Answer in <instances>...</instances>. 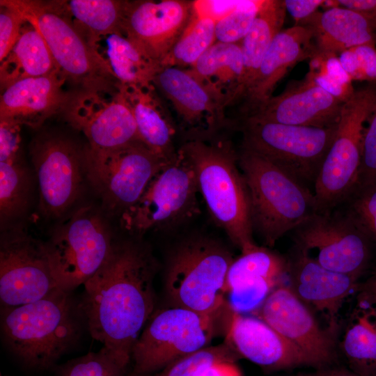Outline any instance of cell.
<instances>
[{"label":"cell","mask_w":376,"mask_h":376,"mask_svg":"<svg viewBox=\"0 0 376 376\" xmlns=\"http://www.w3.org/2000/svg\"><path fill=\"white\" fill-rule=\"evenodd\" d=\"M158 264L148 248L133 240L114 242L79 298L86 330L126 366L133 346L152 317Z\"/></svg>","instance_id":"6da1fadb"},{"label":"cell","mask_w":376,"mask_h":376,"mask_svg":"<svg viewBox=\"0 0 376 376\" xmlns=\"http://www.w3.org/2000/svg\"><path fill=\"white\" fill-rule=\"evenodd\" d=\"M1 336L8 352L25 368L42 371L79 341L84 317L73 292L56 288L17 306H0Z\"/></svg>","instance_id":"7a4b0ae2"},{"label":"cell","mask_w":376,"mask_h":376,"mask_svg":"<svg viewBox=\"0 0 376 376\" xmlns=\"http://www.w3.org/2000/svg\"><path fill=\"white\" fill-rule=\"evenodd\" d=\"M181 148L194 166L198 191L212 219L242 253L252 249L256 244L249 191L230 143L193 139Z\"/></svg>","instance_id":"3957f363"},{"label":"cell","mask_w":376,"mask_h":376,"mask_svg":"<svg viewBox=\"0 0 376 376\" xmlns=\"http://www.w3.org/2000/svg\"><path fill=\"white\" fill-rule=\"evenodd\" d=\"M238 164L249 191L253 230L267 246L318 212L313 191L267 159L242 148Z\"/></svg>","instance_id":"277c9868"},{"label":"cell","mask_w":376,"mask_h":376,"mask_svg":"<svg viewBox=\"0 0 376 376\" xmlns=\"http://www.w3.org/2000/svg\"><path fill=\"white\" fill-rule=\"evenodd\" d=\"M44 38L58 70L75 92L114 93L118 91L107 59L70 19L63 1L8 0Z\"/></svg>","instance_id":"5b68a950"},{"label":"cell","mask_w":376,"mask_h":376,"mask_svg":"<svg viewBox=\"0 0 376 376\" xmlns=\"http://www.w3.org/2000/svg\"><path fill=\"white\" fill-rule=\"evenodd\" d=\"M233 258L217 241L189 238L173 251L166 270L165 288L174 304L217 316L224 304L226 278Z\"/></svg>","instance_id":"8992f818"},{"label":"cell","mask_w":376,"mask_h":376,"mask_svg":"<svg viewBox=\"0 0 376 376\" xmlns=\"http://www.w3.org/2000/svg\"><path fill=\"white\" fill-rule=\"evenodd\" d=\"M376 113V81L343 103L336 133L313 187L318 212L338 207L358 182L365 124Z\"/></svg>","instance_id":"52a82bcc"},{"label":"cell","mask_w":376,"mask_h":376,"mask_svg":"<svg viewBox=\"0 0 376 376\" xmlns=\"http://www.w3.org/2000/svg\"><path fill=\"white\" fill-rule=\"evenodd\" d=\"M198 193L194 166L180 147L120 217V225L135 235L176 226L199 214Z\"/></svg>","instance_id":"ba28073f"},{"label":"cell","mask_w":376,"mask_h":376,"mask_svg":"<svg viewBox=\"0 0 376 376\" xmlns=\"http://www.w3.org/2000/svg\"><path fill=\"white\" fill-rule=\"evenodd\" d=\"M107 224L91 206L78 209L45 242L59 289L74 292L102 266L114 244Z\"/></svg>","instance_id":"9c48e42d"},{"label":"cell","mask_w":376,"mask_h":376,"mask_svg":"<svg viewBox=\"0 0 376 376\" xmlns=\"http://www.w3.org/2000/svg\"><path fill=\"white\" fill-rule=\"evenodd\" d=\"M336 127L297 126L246 118L242 125V148L267 159L313 188Z\"/></svg>","instance_id":"30bf717a"},{"label":"cell","mask_w":376,"mask_h":376,"mask_svg":"<svg viewBox=\"0 0 376 376\" xmlns=\"http://www.w3.org/2000/svg\"><path fill=\"white\" fill-rule=\"evenodd\" d=\"M84 173L104 207L120 217L139 200L150 181L168 162L141 141L111 150L83 152Z\"/></svg>","instance_id":"8fae6325"},{"label":"cell","mask_w":376,"mask_h":376,"mask_svg":"<svg viewBox=\"0 0 376 376\" xmlns=\"http://www.w3.org/2000/svg\"><path fill=\"white\" fill-rule=\"evenodd\" d=\"M216 317L179 306L152 315L133 346L130 376H148L208 346L214 334Z\"/></svg>","instance_id":"7c38bea8"},{"label":"cell","mask_w":376,"mask_h":376,"mask_svg":"<svg viewBox=\"0 0 376 376\" xmlns=\"http://www.w3.org/2000/svg\"><path fill=\"white\" fill-rule=\"evenodd\" d=\"M292 232L295 246L329 270L359 279L370 263L373 244L338 207L316 212Z\"/></svg>","instance_id":"4fadbf2b"},{"label":"cell","mask_w":376,"mask_h":376,"mask_svg":"<svg viewBox=\"0 0 376 376\" xmlns=\"http://www.w3.org/2000/svg\"><path fill=\"white\" fill-rule=\"evenodd\" d=\"M45 242L19 229H8L0 241V305L38 301L55 289Z\"/></svg>","instance_id":"5bb4252c"},{"label":"cell","mask_w":376,"mask_h":376,"mask_svg":"<svg viewBox=\"0 0 376 376\" xmlns=\"http://www.w3.org/2000/svg\"><path fill=\"white\" fill-rule=\"evenodd\" d=\"M31 156L40 211L47 217L58 218L79 196L84 173L83 152L68 139L47 134L33 143Z\"/></svg>","instance_id":"9a60e30c"},{"label":"cell","mask_w":376,"mask_h":376,"mask_svg":"<svg viewBox=\"0 0 376 376\" xmlns=\"http://www.w3.org/2000/svg\"><path fill=\"white\" fill-rule=\"evenodd\" d=\"M63 113L94 150H111L139 139L133 114L118 91L114 93L72 91Z\"/></svg>","instance_id":"2e32d148"},{"label":"cell","mask_w":376,"mask_h":376,"mask_svg":"<svg viewBox=\"0 0 376 376\" xmlns=\"http://www.w3.org/2000/svg\"><path fill=\"white\" fill-rule=\"evenodd\" d=\"M261 319L307 355L317 368L334 361V336L322 329L309 307L289 285L279 283L257 309Z\"/></svg>","instance_id":"e0dca14e"},{"label":"cell","mask_w":376,"mask_h":376,"mask_svg":"<svg viewBox=\"0 0 376 376\" xmlns=\"http://www.w3.org/2000/svg\"><path fill=\"white\" fill-rule=\"evenodd\" d=\"M192 1H128L122 35L161 65L187 26Z\"/></svg>","instance_id":"ac0fdd59"},{"label":"cell","mask_w":376,"mask_h":376,"mask_svg":"<svg viewBox=\"0 0 376 376\" xmlns=\"http://www.w3.org/2000/svg\"><path fill=\"white\" fill-rule=\"evenodd\" d=\"M152 84L171 102L189 140L209 139L227 124L226 108L187 69L162 68Z\"/></svg>","instance_id":"d6986e66"},{"label":"cell","mask_w":376,"mask_h":376,"mask_svg":"<svg viewBox=\"0 0 376 376\" xmlns=\"http://www.w3.org/2000/svg\"><path fill=\"white\" fill-rule=\"evenodd\" d=\"M290 287L306 305L321 313L334 336L345 301L359 288L357 278L329 270L294 246L287 258Z\"/></svg>","instance_id":"ffe728a7"},{"label":"cell","mask_w":376,"mask_h":376,"mask_svg":"<svg viewBox=\"0 0 376 376\" xmlns=\"http://www.w3.org/2000/svg\"><path fill=\"white\" fill-rule=\"evenodd\" d=\"M317 54L312 29L295 24L281 30L265 53L249 88L240 101L243 118L258 111L272 97L277 84L290 68Z\"/></svg>","instance_id":"44dd1931"},{"label":"cell","mask_w":376,"mask_h":376,"mask_svg":"<svg viewBox=\"0 0 376 376\" xmlns=\"http://www.w3.org/2000/svg\"><path fill=\"white\" fill-rule=\"evenodd\" d=\"M343 104L306 74L303 80L272 96L246 118L291 125L330 127L337 125Z\"/></svg>","instance_id":"7402d4cb"},{"label":"cell","mask_w":376,"mask_h":376,"mask_svg":"<svg viewBox=\"0 0 376 376\" xmlns=\"http://www.w3.org/2000/svg\"><path fill=\"white\" fill-rule=\"evenodd\" d=\"M66 81L58 70L43 77L19 80L2 91L0 122L40 127L53 115L63 112L72 92H65Z\"/></svg>","instance_id":"603a6c76"},{"label":"cell","mask_w":376,"mask_h":376,"mask_svg":"<svg viewBox=\"0 0 376 376\" xmlns=\"http://www.w3.org/2000/svg\"><path fill=\"white\" fill-rule=\"evenodd\" d=\"M227 341L240 357L266 369L315 367L307 355L259 318L232 311Z\"/></svg>","instance_id":"cb8c5ba5"},{"label":"cell","mask_w":376,"mask_h":376,"mask_svg":"<svg viewBox=\"0 0 376 376\" xmlns=\"http://www.w3.org/2000/svg\"><path fill=\"white\" fill-rule=\"evenodd\" d=\"M118 88L133 114L140 141L164 160H171L178 150L173 144L175 126L155 86L118 83Z\"/></svg>","instance_id":"d4e9b609"},{"label":"cell","mask_w":376,"mask_h":376,"mask_svg":"<svg viewBox=\"0 0 376 376\" xmlns=\"http://www.w3.org/2000/svg\"><path fill=\"white\" fill-rule=\"evenodd\" d=\"M298 24L307 25L312 29L319 54L336 55L356 46L375 45L376 23L343 7L328 8Z\"/></svg>","instance_id":"484cf974"},{"label":"cell","mask_w":376,"mask_h":376,"mask_svg":"<svg viewBox=\"0 0 376 376\" xmlns=\"http://www.w3.org/2000/svg\"><path fill=\"white\" fill-rule=\"evenodd\" d=\"M187 70L226 108L237 104L244 72L240 42H216Z\"/></svg>","instance_id":"4316f807"},{"label":"cell","mask_w":376,"mask_h":376,"mask_svg":"<svg viewBox=\"0 0 376 376\" xmlns=\"http://www.w3.org/2000/svg\"><path fill=\"white\" fill-rule=\"evenodd\" d=\"M341 342L351 370L376 376V297L361 289Z\"/></svg>","instance_id":"83f0119b"},{"label":"cell","mask_w":376,"mask_h":376,"mask_svg":"<svg viewBox=\"0 0 376 376\" xmlns=\"http://www.w3.org/2000/svg\"><path fill=\"white\" fill-rule=\"evenodd\" d=\"M27 23L10 53L1 62V91L19 80L46 76L58 70L42 34L36 26Z\"/></svg>","instance_id":"f1b7e54d"},{"label":"cell","mask_w":376,"mask_h":376,"mask_svg":"<svg viewBox=\"0 0 376 376\" xmlns=\"http://www.w3.org/2000/svg\"><path fill=\"white\" fill-rule=\"evenodd\" d=\"M285 13L284 1L264 0L251 29L240 42L244 72L238 103L252 84L274 38L282 30Z\"/></svg>","instance_id":"f546056e"},{"label":"cell","mask_w":376,"mask_h":376,"mask_svg":"<svg viewBox=\"0 0 376 376\" xmlns=\"http://www.w3.org/2000/svg\"><path fill=\"white\" fill-rule=\"evenodd\" d=\"M128 1H63L64 10L87 40L97 47L101 37L122 35L123 18Z\"/></svg>","instance_id":"4dcf8cb0"},{"label":"cell","mask_w":376,"mask_h":376,"mask_svg":"<svg viewBox=\"0 0 376 376\" xmlns=\"http://www.w3.org/2000/svg\"><path fill=\"white\" fill-rule=\"evenodd\" d=\"M107 61L117 81L123 85L152 84L161 65L140 50L128 38L114 33L107 37Z\"/></svg>","instance_id":"1f68e13d"},{"label":"cell","mask_w":376,"mask_h":376,"mask_svg":"<svg viewBox=\"0 0 376 376\" xmlns=\"http://www.w3.org/2000/svg\"><path fill=\"white\" fill-rule=\"evenodd\" d=\"M287 272V258L256 245L233 259L227 274L226 292L257 281H281Z\"/></svg>","instance_id":"d6a6232c"},{"label":"cell","mask_w":376,"mask_h":376,"mask_svg":"<svg viewBox=\"0 0 376 376\" xmlns=\"http://www.w3.org/2000/svg\"><path fill=\"white\" fill-rule=\"evenodd\" d=\"M216 23L193 13L191 18L171 51L161 63V68H189L216 41Z\"/></svg>","instance_id":"836d02e7"},{"label":"cell","mask_w":376,"mask_h":376,"mask_svg":"<svg viewBox=\"0 0 376 376\" xmlns=\"http://www.w3.org/2000/svg\"><path fill=\"white\" fill-rule=\"evenodd\" d=\"M29 177L20 162H0V217L1 224L14 220L25 210Z\"/></svg>","instance_id":"e575fe53"},{"label":"cell","mask_w":376,"mask_h":376,"mask_svg":"<svg viewBox=\"0 0 376 376\" xmlns=\"http://www.w3.org/2000/svg\"><path fill=\"white\" fill-rule=\"evenodd\" d=\"M240 356L233 346L226 343L207 346L171 363L155 376H204L215 364L235 362Z\"/></svg>","instance_id":"d590c367"},{"label":"cell","mask_w":376,"mask_h":376,"mask_svg":"<svg viewBox=\"0 0 376 376\" xmlns=\"http://www.w3.org/2000/svg\"><path fill=\"white\" fill-rule=\"evenodd\" d=\"M336 207L350 217L373 244H376V181L358 182Z\"/></svg>","instance_id":"8d00e7d4"},{"label":"cell","mask_w":376,"mask_h":376,"mask_svg":"<svg viewBox=\"0 0 376 376\" xmlns=\"http://www.w3.org/2000/svg\"><path fill=\"white\" fill-rule=\"evenodd\" d=\"M128 370L102 347L97 352H88L62 364L54 376H130Z\"/></svg>","instance_id":"74e56055"},{"label":"cell","mask_w":376,"mask_h":376,"mask_svg":"<svg viewBox=\"0 0 376 376\" xmlns=\"http://www.w3.org/2000/svg\"><path fill=\"white\" fill-rule=\"evenodd\" d=\"M264 0H240L238 6L216 23V41L240 42L251 29Z\"/></svg>","instance_id":"f35d334b"},{"label":"cell","mask_w":376,"mask_h":376,"mask_svg":"<svg viewBox=\"0 0 376 376\" xmlns=\"http://www.w3.org/2000/svg\"><path fill=\"white\" fill-rule=\"evenodd\" d=\"M280 281L260 280L230 290L229 306L232 311L241 313L258 308Z\"/></svg>","instance_id":"ab89813d"},{"label":"cell","mask_w":376,"mask_h":376,"mask_svg":"<svg viewBox=\"0 0 376 376\" xmlns=\"http://www.w3.org/2000/svg\"><path fill=\"white\" fill-rule=\"evenodd\" d=\"M0 2V61L1 62L17 42L26 20L23 13L11 5L8 0H1Z\"/></svg>","instance_id":"60d3db41"},{"label":"cell","mask_w":376,"mask_h":376,"mask_svg":"<svg viewBox=\"0 0 376 376\" xmlns=\"http://www.w3.org/2000/svg\"><path fill=\"white\" fill-rule=\"evenodd\" d=\"M371 181H376V113L364 132L357 183Z\"/></svg>","instance_id":"b9f144b4"},{"label":"cell","mask_w":376,"mask_h":376,"mask_svg":"<svg viewBox=\"0 0 376 376\" xmlns=\"http://www.w3.org/2000/svg\"><path fill=\"white\" fill-rule=\"evenodd\" d=\"M20 127L16 124L0 122V162H19Z\"/></svg>","instance_id":"7bdbcfd3"},{"label":"cell","mask_w":376,"mask_h":376,"mask_svg":"<svg viewBox=\"0 0 376 376\" xmlns=\"http://www.w3.org/2000/svg\"><path fill=\"white\" fill-rule=\"evenodd\" d=\"M240 0H196L192 1V10L196 15L218 22L230 13Z\"/></svg>","instance_id":"ee69618b"},{"label":"cell","mask_w":376,"mask_h":376,"mask_svg":"<svg viewBox=\"0 0 376 376\" xmlns=\"http://www.w3.org/2000/svg\"><path fill=\"white\" fill-rule=\"evenodd\" d=\"M359 61L363 81H376V49L373 45L353 47Z\"/></svg>","instance_id":"f6af8a7d"},{"label":"cell","mask_w":376,"mask_h":376,"mask_svg":"<svg viewBox=\"0 0 376 376\" xmlns=\"http://www.w3.org/2000/svg\"><path fill=\"white\" fill-rule=\"evenodd\" d=\"M322 0H285L284 4L287 11L292 15L296 24L306 19L314 13L321 5Z\"/></svg>","instance_id":"bcb514c9"},{"label":"cell","mask_w":376,"mask_h":376,"mask_svg":"<svg viewBox=\"0 0 376 376\" xmlns=\"http://www.w3.org/2000/svg\"><path fill=\"white\" fill-rule=\"evenodd\" d=\"M331 7H343L357 12L376 23V0L330 1Z\"/></svg>","instance_id":"7dc6e473"},{"label":"cell","mask_w":376,"mask_h":376,"mask_svg":"<svg viewBox=\"0 0 376 376\" xmlns=\"http://www.w3.org/2000/svg\"><path fill=\"white\" fill-rule=\"evenodd\" d=\"M338 58L343 69L352 81H363L359 61L353 47L342 52Z\"/></svg>","instance_id":"c3c4849f"},{"label":"cell","mask_w":376,"mask_h":376,"mask_svg":"<svg viewBox=\"0 0 376 376\" xmlns=\"http://www.w3.org/2000/svg\"><path fill=\"white\" fill-rule=\"evenodd\" d=\"M204 376H241L235 362H221L213 366Z\"/></svg>","instance_id":"681fc988"},{"label":"cell","mask_w":376,"mask_h":376,"mask_svg":"<svg viewBox=\"0 0 376 376\" xmlns=\"http://www.w3.org/2000/svg\"><path fill=\"white\" fill-rule=\"evenodd\" d=\"M287 376H360L352 370L344 369H320L314 373H297Z\"/></svg>","instance_id":"f907efd6"},{"label":"cell","mask_w":376,"mask_h":376,"mask_svg":"<svg viewBox=\"0 0 376 376\" xmlns=\"http://www.w3.org/2000/svg\"><path fill=\"white\" fill-rule=\"evenodd\" d=\"M361 290L376 297V266L374 272Z\"/></svg>","instance_id":"816d5d0a"},{"label":"cell","mask_w":376,"mask_h":376,"mask_svg":"<svg viewBox=\"0 0 376 376\" xmlns=\"http://www.w3.org/2000/svg\"><path fill=\"white\" fill-rule=\"evenodd\" d=\"M0 376H5V375H3L2 373H1Z\"/></svg>","instance_id":"f5cc1de1"}]
</instances>
